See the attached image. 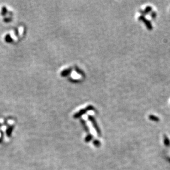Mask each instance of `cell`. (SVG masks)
<instances>
[{"label": "cell", "instance_id": "cell-1", "mask_svg": "<svg viewBox=\"0 0 170 170\" xmlns=\"http://www.w3.org/2000/svg\"><path fill=\"white\" fill-rule=\"evenodd\" d=\"M93 109H94V108H93V106H92V105L88 106L87 107L86 109H84L81 110L79 111L78 112L76 113H75V114L74 115V116H73V117L75 118H79L81 116H82V115H84V113H86L88 111L92 110H93Z\"/></svg>", "mask_w": 170, "mask_h": 170}, {"label": "cell", "instance_id": "cell-2", "mask_svg": "<svg viewBox=\"0 0 170 170\" xmlns=\"http://www.w3.org/2000/svg\"><path fill=\"white\" fill-rule=\"evenodd\" d=\"M88 119H89L90 121L91 122V123H92V125H93L94 128H95V129H96V131H97V132L98 134L100 135L101 134V131H100V129H99V127L98 126L97 122H96V120H95V118H94L93 117L89 116H88Z\"/></svg>", "mask_w": 170, "mask_h": 170}, {"label": "cell", "instance_id": "cell-3", "mask_svg": "<svg viewBox=\"0 0 170 170\" xmlns=\"http://www.w3.org/2000/svg\"><path fill=\"white\" fill-rule=\"evenodd\" d=\"M139 19L142 20V21L144 22V24H145L146 25V27L149 29V30H151V29H152V24H151V23L148 20L146 19L145 18H144V17H143V16H141V17H140Z\"/></svg>", "mask_w": 170, "mask_h": 170}, {"label": "cell", "instance_id": "cell-4", "mask_svg": "<svg viewBox=\"0 0 170 170\" xmlns=\"http://www.w3.org/2000/svg\"><path fill=\"white\" fill-rule=\"evenodd\" d=\"M71 71V68L66 69H65V70L63 71L61 73V76H62V77H66V76H68V75L70 73Z\"/></svg>", "mask_w": 170, "mask_h": 170}, {"label": "cell", "instance_id": "cell-5", "mask_svg": "<svg viewBox=\"0 0 170 170\" xmlns=\"http://www.w3.org/2000/svg\"><path fill=\"white\" fill-rule=\"evenodd\" d=\"M164 143L166 147H169L170 145V139L168 138V137L166 135H164Z\"/></svg>", "mask_w": 170, "mask_h": 170}, {"label": "cell", "instance_id": "cell-6", "mask_svg": "<svg viewBox=\"0 0 170 170\" xmlns=\"http://www.w3.org/2000/svg\"><path fill=\"white\" fill-rule=\"evenodd\" d=\"M149 118L150 120L152 121H154V122L160 121V118H158V117L154 116V115H150V116H149Z\"/></svg>", "mask_w": 170, "mask_h": 170}, {"label": "cell", "instance_id": "cell-7", "mask_svg": "<svg viewBox=\"0 0 170 170\" xmlns=\"http://www.w3.org/2000/svg\"><path fill=\"white\" fill-rule=\"evenodd\" d=\"M92 138H93V137H92V135L89 134V135H88V136H87L86 138H85V141L86 142H89L92 139Z\"/></svg>", "mask_w": 170, "mask_h": 170}, {"label": "cell", "instance_id": "cell-8", "mask_svg": "<svg viewBox=\"0 0 170 170\" xmlns=\"http://www.w3.org/2000/svg\"><path fill=\"white\" fill-rule=\"evenodd\" d=\"M93 143L94 145H95V146H96V147H100V145H101L100 142H99V140H93Z\"/></svg>", "mask_w": 170, "mask_h": 170}, {"label": "cell", "instance_id": "cell-9", "mask_svg": "<svg viewBox=\"0 0 170 170\" xmlns=\"http://www.w3.org/2000/svg\"><path fill=\"white\" fill-rule=\"evenodd\" d=\"M151 10V8L150 7H147L145 9V12L146 13H149L150 11Z\"/></svg>", "mask_w": 170, "mask_h": 170}]
</instances>
